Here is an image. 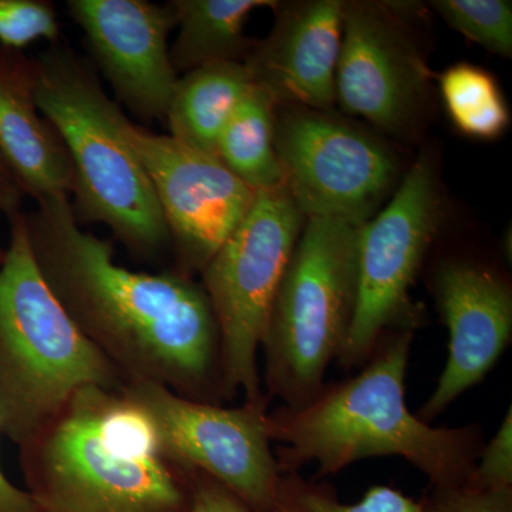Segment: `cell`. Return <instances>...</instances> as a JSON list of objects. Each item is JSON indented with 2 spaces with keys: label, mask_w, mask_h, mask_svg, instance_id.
I'll return each mask as SVG.
<instances>
[{
  "label": "cell",
  "mask_w": 512,
  "mask_h": 512,
  "mask_svg": "<svg viewBox=\"0 0 512 512\" xmlns=\"http://www.w3.org/2000/svg\"><path fill=\"white\" fill-rule=\"evenodd\" d=\"M343 6L342 0L276 3L274 28L245 60L252 84L276 107L335 109Z\"/></svg>",
  "instance_id": "15"
},
{
  "label": "cell",
  "mask_w": 512,
  "mask_h": 512,
  "mask_svg": "<svg viewBox=\"0 0 512 512\" xmlns=\"http://www.w3.org/2000/svg\"><path fill=\"white\" fill-rule=\"evenodd\" d=\"M191 512H251L247 505L207 474L195 470V497Z\"/></svg>",
  "instance_id": "26"
},
{
  "label": "cell",
  "mask_w": 512,
  "mask_h": 512,
  "mask_svg": "<svg viewBox=\"0 0 512 512\" xmlns=\"http://www.w3.org/2000/svg\"><path fill=\"white\" fill-rule=\"evenodd\" d=\"M467 484L484 490L512 488V407L493 439L484 444Z\"/></svg>",
  "instance_id": "25"
},
{
  "label": "cell",
  "mask_w": 512,
  "mask_h": 512,
  "mask_svg": "<svg viewBox=\"0 0 512 512\" xmlns=\"http://www.w3.org/2000/svg\"><path fill=\"white\" fill-rule=\"evenodd\" d=\"M360 225L306 218L266 320L262 389L281 406L302 407L338 360L356 306Z\"/></svg>",
  "instance_id": "6"
},
{
  "label": "cell",
  "mask_w": 512,
  "mask_h": 512,
  "mask_svg": "<svg viewBox=\"0 0 512 512\" xmlns=\"http://www.w3.org/2000/svg\"><path fill=\"white\" fill-rule=\"evenodd\" d=\"M119 126L160 205L174 254L173 271L195 278L248 214L256 192L220 158L137 126L121 111Z\"/></svg>",
  "instance_id": "11"
},
{
  "label": "cell",
  "mask_w": 512,
  "mask_h": 512,
  "mask_svg": "<svg viewBox=\"0 0 512 512\" xmlns=\"http://www.w3.org/2000/svg\"><path fill=\"white\" fill-rule=\"evenodd\" d=\"M121 392L146 413L173 460L217 480L249 511L274 512L282 473L268 434V397L228 407L150 382L127 383Z\"/></svg>",
  "instance_id": "10"
},
{
  "label": "cell",
  "mask_w": 512,
  "mask_h": 512,
  "mask_svg": "<svg viewBox=\"0 0 512 512\" xmlns=\"http://www.w3.org/2000/svg\"><path fill=\"white\" fill-rule=\"evenodd\" d=\"M275 148L285 188L306 218L365 224L399 185L392 148L333 111L276 107Z\"/></svg>",
  "instance_id": "9"
},
{
  "label": "cell",
  "mask_w": 512,
  "mask_h": 512,
  "mask_svg": "<svg viewBox=\"0 0 512 512\" xmlns=\"http://www.w3.org/2000/svg\"><path fill=\"white\" fill-rule=\"evenodd\" d=\"M275 117L274 101L252 86L218 143L217 157L221 163L255 191L284 185L275 148Z\"/></svg>",
  "instance_id": "19"
},
{
  "label": "cell",
  "mask_w": 512,
  "mask_h": 512,
  "mask_svg": "<svg viewBox=\"0 0 512 512\" xmlns=\"http://www.w3.org/2000/svg\"><path fill=\"white\" fill-rule=\"evenodd\" d=\"M252 86L248 67L241 62L210 63L184 73L165 116L170 136L217 157L222 133Z\"/></svg>",
  "instance_id": "17"
},
{
  "label": "cell",
  "mask_w": 512,
  "mask_h": 512,
  "mask_svg": "<svg viewBox=\"0 0 512 512\" xmlns=\"http://www.w3.org/2000/svg\"><path fill=\"white\" fill-rule=\"evenodd\" d=\"M439 84L448 117L464 136L493 141L507 131L510 109L493 74L458 63L440 74Z\"/></svg>",
  "instance_id": "20"
},
{
  "label": "cell",
  "mask_w": 512,
  "mask_h": 512,
  "mask_svg": "<svg viewBox=\"0 0 512 512\" xmlns=\"http://www.w3.org/2000/svg\"><path fill=\"white\" fill-rule=\"evenodd\" d=\"M25 198L15 177L6 165L5 160L0 156V215L12 218L13 215L22 211V202Z\"/></svg>",
  "instance_id": "27"
},
{
  "label": "cell",
  "mask_w": 512,
  "mask_h": 512,
  "mask_svg": "<svg viewBox=\"0 0 512 512\" xmlns=\"http://www.w3.org/2000/svg\"><path fill=\"white\" fill-rule=\"evenodd\" d=\"M431 8L471 42L501 57L512 56V3L505 0H436Z\"/></svg>",
  "instance_id": "22"
},
{
  "label": "cell",
  "mask_w": 512,
  "mask_h": 512,
  "mask_svg": "<svg viewBox=\"0 0 512 512\" xmlns=\"http://www.w3.org/2000/svg\"><path fill=\"white\" fill-rule=\"evenodd\" d=\"M25 221L46 285L126 384L227 403L220 330L200 282L173 269L147 274L117 264L111 242L83 231L66 195L36 201Z\"/></svg>",
  "instance_id": "1"
},
{
  "label": "cell",
  "mask_w": 512,
  "mask_h": 512,
  "mask_svg": "<svg viewBox=\"0 0 512 512\" xmlns=\"http://www.w3.org/2000/svg\"><path fill=\"white\" fill-rule=\"evenodd\" d=\"M6 248L0 247V265L5 261Z\"/></svg>",
  "instance_id": "29"
},
{
  "label": "cell",
  "mask_w": 512,
  "mask_h": 512,
  "mask_svg": "<svg viewBox=\"0 0 512 512\" xmlns=\"http://www.w3.org/2000/svg\"><path fill=\"white\" fill-rule=\"evenodd\" d=\"M413 332L386 333L359 373L323 384L302 407L268 413V434L281 443L275 457L282 474L318 464L315 480L357 461L402 457L433 487L466 484L483 450L478 424L433 427L410 412L406 377Z\"/></svg>",
  "instance_id": "2"
},
{
  "label": "cell",
  "mask_w": 512,
  "mask_h": 512,
  "mask_svg": "<svg viewBox=\"0 0 512 512\" xmlns=\"http://www.w3.org/2000/svg\"><path fill=\"white\" fill-rule=\"evenodd\" d=\"M441 215L436 168L421 156L386 207L360 225L355 313L336 360L346 372L365 366L386 333H414L426 322L410 291L439 234Z\"/></svg>",
  "instance_id": "8"
},
{
  "label": "cell",
  "mask_w": 512,
  "mask_h": 512,
  "mask_svg": "<svg viewBox=\"0 0 512 512\" xmlns=\"http://www.w3.org/2000/svg\"><path fill=\"white\" fill-rule=\"evenodd\" d=\"M274 0H171L177 39L170 49L175 72L187 73L205 64L245 63L254 40L245 23L254 10L275 8Z\"/></svg>",
  "instance_id": "18"
},
{
  "label": "cell",
  "mask_w": 512,
  "mask_h": 512,
  "mask_svg": "<svg viewBox=\"0 0 512 512\" xmlns=\"http://www.w3.org/2000/svg\"><path fill=\"white\" fill-rule=\"evenodd\" d=\"M421 512H512V488L484 490L470 484L430 485Z\"/></svg>",
  "instance_id": "24"
},
{
  "label": "cell",
  "mask_w": 512,
  "mask_h": 512,
  "mask_svg": "<svg viewBox=\"0 0 512 512\" xmlns=\"http://www.w3.org/2000/svg\"><path fill=\"white\" fill-rule=\"evenodd\" d=\"M394 3L345 2L336 103L392 134L410 133L429 99L430 70Z\"/></svg>",
  "instance_id": "12"
},
{
  "label": "cell",
  "mask_w": 512,
  "mask_h": 512,
  "mask_svg": "<svg viewBox=\"0 0 512 512\" xmlns=\"http://www.w3.org/2000/svg\"><path fill=\"white\" fill-rule=\"evenodd\" d=\"M0 512H32V501L25 488H19L0 466Z\"/></svg>",
  "instance_id": "28"
},
{
  "label": "cell",
  "mask_w": 512,
  "mask_h": 512,
  "mask_svg": "<svg viewBox=\"0 0 512 512\" xmlns=\"http://www.w3.org/2000/svg\"><path fill=\"white\" fill-rule=\"evenodd\" d=\"M32 512H191L195 470L126 394L84 387L19 446Z\"/></svg>",
  "instance_id": "3"
},
{
  "label": "cell",
  "mask_w": 512,
  "mask_h": 512,
  "mask_svg": "<svg viewBox=\"0 0 512 512\" xmlns=\"http://www.w3.org/2000/svg\"><path fill=\"white\" fill-rule=\"evenodd\" d=\"M36 60L37 104L72 161L77 221L106 225L140 261L160 258L170 234L148 175L121 134L123 110L107 97L92 64L69 47L52 46Z\"/></svg>",
  "instance_id": "4"
},
{
  "label": "cell",
  "mask_w": 512,
  "mask_h": 512,
  "mask_svg": "<svg viewBox=\"0 0 512 512\" xmlns=\"http://www.w3.org/2000/svg\"><path fill=\"white\" fill-rule=\"evenodd\" d=\"M306 217L285 185L256 192L248 214L201 272L221 340L227 402L265 396L258 353L266 320Z\"/></svg>",
  "instance_id": "7"
},
{
  "label": "cell",
  "mask_w": 512,
  "mask_h": 512,
  "mask_svg": "<svg viewBox=\"0 0 512 512\" xmlns=\"http://www.w3.org/2000/svg\"><path fill=\"white\" fill-rule=\"evenodd\" d=\"M430 291L448 330V356L433 393L417 413L429 424L483 382L512 339L511 284L493 266L446 259L434 269Z\"/></svg>",
  "instance_id": "13"
},
{
  "label": "cell",
  "mask_w": 512,
  "mask_h": 512,
  "mask_svg": "<svg viewBox=\"0 0 512 512\" xmlns=\"http://www.w3.org/2000/svg\"><path fill=\"white\" fill-rule=\"evenodd\" d=\"M37 84V60L0 43V156L25 197L70 198L76 181L72 161L39 109Z\"/></svg>",
  "instance_id": "16"
},
{
  "label": "cell",
  "mask_w": 512,
  "mask_h": 512,
  "mask_svg": "<svg viewBox=\"0 0 512 512\" xmlns=\"http://www.w3.org/2000/svg\"><path fill=\"white\" fill-rule=\"evenodd\" d=\"M274 512H421V507L419 500L382 484L370 487L357 503L345 504L332 484L296 471L282 474Z\"/></svg>",
  "instance_id": "21"
},
{
  "label": "cell",
  "mask_w": 512,
  "mask_h": 512,
  "mask_svg": "<svg viewBox=\"0 0 512 512\" xmlns=\"http://www.w3.org/2000/svg\"><path fill=\"white\" fill-rule=\"evenodd\" d=\"M0 265V434L20 446L84 387L126 386L74 325L33 259L25 212L9 218Z\"/></svg>",
  "instance_id": "5"
},
{
  "label": "cell",
  "mask_w": 512,
  "mask_h": 512,
  "mask_svg": "<svg viewBox=\"0 0 512 512\" xmlns=\"http://www.w3.org/2000/svg\"><path fill=\"white\" fill-rule=\"evenodd\" d=\"M55 5L46 0H0V43L25 50L37 40L59 42Z\"/></svg>",
  "instance_id": "23"
},
{
  "label": "cell",
  "mask_w": 512,
  "mask_h": 512,
  "mask_svg": "<svg viewBox=\"0 0 512 512\" xmlns=\"http://www.w3.org/2000/svg\"><path fill=\"white\" fill-rule=\"evenodd\" d=\"M94 62L134 116L165 120L180 74L168 37L175 29L170 5L147 0H67Z\"/></svg>",
  "instance_id": "14"
}]
</instances>
